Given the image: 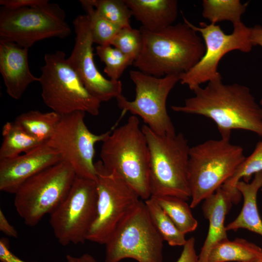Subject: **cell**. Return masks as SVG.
I'll return each instance as SVG.
<instances>
[{
    "label": "cell",
    "mask_w": 262,
    "mask_h": 262,
    "mask_svg": "<svg viewBox=\"0 0 262 262\" xmlns=\"http://www.w3.org/2000/svg\"><path fill=\"white\" fill-rule=\"evenodd\" d=\"M139 29L143 46L133 65L147 74L160 78L185 73L204 54L201 38L185 22L158 31Z\"/></svg>",
    "instance_id": "7a4b0ae2"
},
{
    "label": "cell",
    "mask_w": 262,
    "mask_h": 262,
    "mask_svg": "<svg viewBox=\"0 0 262 262\" xmlns=\"http://www.w3.org/2000/svg\"><path fill=\"white\" fill-rule=\"evenodd\" d=\"M262 172V139L259 142L252 153L239 165L233 175L221 186L232 196L234 203H237L242 195L236 185L243 178L249 182L252 175Z\"/></svg>",
    "instance_id": "4316f807"
},
{
    "label": "cell",
    "mask_w": 262,
    "mask_h": 262,
    "mask_svg": "<svg viewBox=\"0 0 262 262\" xmlns=\"http://www.w3.org/2000/svg\"><path fill=\"white\" fill-rule=\"evenodd\" d=\"M248 262H262V254L255 259Z\"/></svg>",
    "instance_id": "74e56055"
},
{
    "label": "cell",
    "mask_w": 262,
    "mask_h": 262,
    "mask_svg": "<svg viewBox=\"0 0 262 262\" xmlns=\"http://www.w3.org/2000/svg\"><path fill=\"white\" fill-rule=\"evenodd\" d=\"M149 152V188L151 196L191 197L188 179L190 147L182 133L161 135L147 125L141 127Z\"/></svg>",
    "instance_id": "277c9868"
},
{
    "label": "cell",
    "mask_w": 262,
    "mask_h": 262,
    "mask_svg": "<svg viewBox=\"0 0 262 262\" xmlns=\"http://www.w3.org/2000/svg\"><path fill=\"white\" fill-rule=\"evenodd\" d=\"M0 230L9 237H18L17 230L9 223L1 209H0Z\"/></svg>",
    "instance_id": "e575fe53"
},
{
    "label": "cell",
    "mask_w": 262,
    "mask_h": 262,
    "mask_svg": "<svg viewBox=\"0 0 262 262\" xmlns=\"http://www.w3.org/2000/svg\"><path fill=\"white\" fill-rule=\"evenodd\" d=\"M85 113L77 111L61 115L53 135L46 143L71 165L77 177L95 181V146L103 142L114 127L101 134H94L85 123Z\"/></svg>",
    "instance_id": "5bb4252c"
},
{
    "label": "cell",
    "mask_w": 262,
    "mask_h": 262,
    "mask_svg": "<svg viewBox=\"0 0 262 262\" xmlns=\"http://www.w3.org/2000/svg\"><path fill=\"white\" fill-rule=\"evenodd\" d=\"M71 32L65 11L57 3L0 8V40L29 49L36 42L52 37L65 38Z\"/></svg>",
    "instance_id": "9c48e42d"
},
{
    "label": "cell",
    "mask_w": 262,
    "mask_h": 262,
    "mask_svg": "<svg viewBox=\"0 0 262 262\" xmlns=\"http://www.w3.org/2000/svg\"><path fill=\"white\" fill-rule=\"evenodd\" d=\"M144 202L151 222L163 240L172 246H183L187 241L185 234L177 228L156 201L150 197Z\"/></svg>",
    "instance_id": "484cf974"
},
{
    "label": "cell",
    "mask_w": 262,
    "mask_h": 262,
    "mask_svg": "<svg viewBox=\"0 0 262 262\" xmlns=\"http://www.w3.org/2000/svg\"><path fill=\"white\" fill-rule=\"evenodd\" d=\"M236 187L243 197V207L237 217L226 226L227 231L244 229L262 237V220L257 203L258 192L262 187V172L256 174L251 182L240 180Z\"/></svg>",
    "instance_id": "ffe728a7"
},
{
    "label": "cell",
    "mask_w": 262,
    "mask_h": 262,
    "mask_svg": "<svg viewBox=\"0 0 262 262\" xmlns=\"http://www.w3.org/2000/svg\"><path fill=\"white\" fill-rule=\"evenodd\" d=\"M0 261L1 262H40L25 261L19 258L10 250L9 241L5 238L0 239Z\"/></svg>",
    "instance_id": "836d02e7"
},
{
    "label": "cell",
    "mask_w": 262,
    "mask_h": 262,
    "mask_svg": "<svg viewBox=\"0 0 262 262\" xmlns=\"http://www.w3.org/2000/svg\"><path fill=\"white\" fill-rule=\"evenodd\" d=\"M163 238L140 200L118 225L105 244L104 262L132 259L137 262H163Z\"/></svg>",
    "instance_id": "ba28073f"
},
{
    "label": "cell",
    "mask_w": 262,
    "mask_h": 262,
    "mask_svg": "<svg viewBox=\"0 0 262 262\" xmlns=\"http://www.w3.org/2000/svg\"><path fill=\"white\" fill-rule=\"evenodd\" d=\"M183 18L194 30L200 33L205 43V51L203 57L190 70L180 76V83L187 85L192 91L205 82L222 77L218 71V66L225 54L234 50L248 53L252 49L250 28L243 23L233 27V32L227 34L216 24L201 22L197 27L184 16Z\"/></svg>",
    "instance_id": "4fadbf2b"
},
{
    "label": "cell",
    "mask_w": 262,
    "mask_h": 262,
    "mask_svg": "<svg viewBox=\"0 0 262 262\" xmlns=\"http://www.w3.org/2000/svg\"><path fill=\"white\" fill-rule=\"evenodd\" d=\"M133 16L150 31L173 25L178 15L176 0H124Z\"/></svg>",
    "instance_id": "d6986e66"
},
{
    "label": "cell",
    "mask_w": 262,
    "mask_h": 262,
    "mask_svg": "<svg viewBox=\"0 0 262 262\" xmlns=\"http://www.w3.org/2000/svg\"><path fill=\"white\" fill-rule=\"evenodd\" d=\"M96 181L76 177L66 198L50 214L49 224L60 245L83 244L97 213Z\"/></svg>",
    "instance_id": "7c38bea8"
},
{
    "label": "cell",
    "mask_w": 262,
    "mask_h": 262,
    "mask_svg": "<svg viewBox=\"0 0 262 262\" xmlns=\"http://www.w3.org/2000/svg\"><path fill=\"white\" fill-rule=\"evenodd\" d=\"M61 117V115L52 111L31 110L18 115L14 122L28 134L45 143L53 135Z\"/></svg>",
    "instance_id": "7402d4cb"
},
{
    "label": "cell",
    "mask_w": 262,
    "mask_h": 262,
    "mask_svg": "<svg viewBox=\"0 0 262 262\" xmlns=\"http://www.w3.org/2000/svg\"><path fill=\"white\" fill-rule=\"evenodd\" d=\"M250 40L253 46L259 45L262 47V27L261 25L250 28ZM260 104L262 106V97Z\"/></svg>",
    "instance_id": "d590c367"
},
{
    "label": "cell",
    "mask_w": 262,
    "mask_h": 262,
    "mask_svg": "<svg viewBox=\"0 0 262 262\" xmlns=\"http://www.w3.org/2000/svg\"><path fill=\"white\" fill-rule=\"evenodd\" d=\"M96 53L105 66L104 72L110 80H119L125 70L134 61L110 45L97 46Z\"/></svg>",
    "instance_id": "f1b7e54d"
},
{
    "label": "cell",
    "mask_w": 262,
    "mask_h": 262,
    "mask_svg": "<svg viewBox=\"0 0 262 262\" xmlns=\"http://www.w3.org/2000/svg\"><path fill=\"white\" fill-rule=\"evenodd\" d=\"M261 191H262V188H261Z\"/></svg>",
    "instance_id": "f35d334b"
},
{
    "label": "cell",
    "mask_w": 262,
    "mask_h": 262,
    "mask_svg": "<svg viewBox=\"0 0 262 262\" xmlns=\"http://www.w3.org/2000/svg\"><path fill=\"white\" fill-rule=\"evenodd\" d=\"M80 2L88 17L94 43L98 46L110 45V42L122 28L100 16L92 0H81Z\"/></svg>",
    "instance_id": "83f0119b"
},
{
    "label": "cell",
    "mask_w": 262,
    "mask_h": 262,
    "mask_svg": "<svg viewBox=\"0 0 262 262\" xmlns=\"http://www.w3.org/2000/svg\"><path fill=\"white\" fill-rule=\"evenodd\" d=\"M98 13L121 28L131 27L132 12L124 0H92Z\"/></svg>",
    "instance_id": "f546056e"
},
{
    "label": "cell",
    "mask_w": 262,
    "mask_h": 262,
    "mask_svg": "<svg viewBox=\"0 0 262 262\" xmlns=\"http://www.w3.org/2000/svg\"><path fill=\"white\" fill-rule=\"evenodd\" d=\"M193 91L194 96L186 99L183 105L172 106L171 109L212 119L223 138H230L234 129L250 131L262 137V107L247 86L224 84L221 77Z\"/></svg>",
    "instance_id": "6da1fadb"
},
{
    "label": "cell",
    "mask_w": 262,
    "mask_h": 262,
    "mask_svg": "<svg viewBox=\"0 0 262 262\" xmlns=\"http://www.w3.org/2000/svg\"><path fill=\"white\" fill-rule=\"evenodd\" d=\"M44 61L39 82L41 97L48 107L61 115L77 111L98 115L101 102L86 89L65 52L46 53Z\"/></svg>",
    "instance_id": "8992f818"
},
{
    "label": "cell",
    "mask_w": 262,
    "mask_h": 262,
    "mask_svg": "<svg viewBox=\"0 0 262 262\" xmlns=\"http://www.w3.org/2000/svg\"><path fill=\"white\" fill-rule=\"evenodd\" d=\"M232 203L230 195L222 187L203 200L202 210L209 226L206 238L198 255L199 262H208L213 247L220 241L228 239L224 222Z\"/></svg>",
    "instance_id": "ac0fdd59"
},
{
    "label": "cell",
    "mask_w": 262,
    "mask_h": 262,
    "mask_svg": "<svg viewBox=\"0 0 262 262\" xmlns=\"http://www.w3.org/2000/svg\"><path fill=\"white\" fill-rule=\"evenodd\" d=\"M76 177L71 165L62 161L25 181L14 198V206L25 224L34 226L51 214L66 198Z\"/></svg>",
    "instance_id": "52a82bcc"
},
{
    "label": "cell",
    "mask_w": 262,
    "mask_h": 262,
    "mask_svg": "<svg viewBox=\"0 0 262 262\" xmlns=\"http://www.w3.org/2000/svg\"><path fill=\"white\" fill-rule=\"evenodd\" d=\"M97 213L87 240L105 245L118 225L140 201L137 192L101 161L95 163Z\"/></svg>",
    "instance_id": "8fae6325"
},
{
    "label": "cell",
    "mask_w": 262,
    "mask_h": 262,
    "mask_svg": "<svg viewBox=\"0 0 262 262\" xmlns=\"http://www.w3.org/2000/svg\"><path fill=\"white\" fill-rule=\"evenodd\" d=\"M262 254V248L244 239L220 241L210 251L208 262H248Z\"/></svg>",
    "instance_id": "44dd1931"
},
{
    "label": "cell",
    "mask_w": 262,
    "mask_h": 262,
    "mask_svg": "<svg viewBox=\"0 0 262 262\" xmlns=\"http://www.w3.org/2000/svg\"><path fill=\"white\" fill-rule=\"evenodd\" d=\"M229 139L209 140L190 147L188 179L191 208L221 187L246 158L243 148Z\"/></svg>",
    "instance_id": "5b68a950"
},
{
    "label": "cell",
    "mask_w": 262,
    "mask_h": 262,
    "mask_svg": "<svg viewBox=\"0 0 262 262\" xmlns=\"http://www.w3.org/2000/svg\"><path fill=\"white\" fill-rule=\"evenodd\" d=\"M48 0H0L1 6L8 9H17L25 7H36L46 5Z\"/></svg>",
    "instance_id": "1f68e13d"
},
{
    "label": "cell",
    "mask_w": 262,
    "mask_h": 262,
    "mask_svg": "<svg viewBox=\"0 0 262 262\" xmlns=\"http://www.w3.org/2000/svg\"><path fill=\"white\" fill-rule=\"evenodd\" d=\"M75 43L67 61L77 73L88 91L101 102L108 101L122 95L120 80L105 78L98 69L94 60V43L86 15H79L73 21Z\"/></svg>",
    "instance_id": "9a60e30c"
},
{
    "label": "cell",
    "mask_w": 262,
    "mask_h": 262,
    "mask_svg": "<svg viewBox=\"0 0 262 262\" xmlns=\"http://www.w3.org/2000/svg\"><path fill=\"white\" fill-rule=\"evenodd\" d=\"M2 135L0 160L14 158L44 143L28 134L14 121L7 122L3 126Z\"/></svg>",
    "instance_id": "603a6c76"
},
{
    "label": "cell",
    "mask_w": 262,
    "mask_h": 262,
    "mask_svg": "<svg viewBox=\"0 0 262 262\" xmlns=\"http://www.w3.org/2000/svg\"><path fill=\"white\" fill-rule=\"evenodd\" d=\"M130 77L135 87L133 100L121 95L116 99L123 112H129L140 116L149 128L161 135L176 134L174 126L166 109L169 94L180 81V74H170L156 77L139 70H131Z\"/></svg>",
    "instance_id": "30bf717a"
},
{
    "label": "cell",
    "mask_w": 262,
    "mask_h": 262,
    "mask_svg": "<svg viewBox=\"0 0 262 262\" xmlns=\"http://www.w3.org/2000/svg\"><path fill=\"white\" fill-rule=\"evenodd\" d=\"M28 49L6 40H0V73L8 95L19 99L28 86L39 82L31 73L28 63Z\"/></svg>",
    "instance_id": "e0dca14e"
},
{
    "label": "cell",
    "mask_w": 262,
    "mask_h": 262,
    "mask_svg": "<svg viewBox=\"0 0 262 262\" xmlns=\"http://www.w3.org/2000/svg\"><path fill=\"white\" fill-rule=\"evenodd\" d=\"M67 262H97L90 254L85 253L79 257H75L67 254L66 256Z\"/></svg>",
    "instance_id": "8d00e7d4"
},
{
    "label": "cell",
    "mask_w": 262,
    "mask_h": 262,
    "mask_svg": "<svg viewBox=\"0 0 262 262\" xmlns=\"http://www.w3.org/2000/svg\"><path fill=\"white\" fill-rule=\"evenodd\" d=\"M62 161L46 142L14 158L0 160V190L15 194L29 179Z\"/></svg>",
    "instance_id": "2e32d148"
},
{
    "label": "cell",
    "mask_w": 262,
    "mask_h": 262,
    "mask_svg": "<svg viewBox=\"0 0 262 262\" xmlns=\"http://www.w3.org/2000/svg\"><path fill=\"white\" fill-rule=\"evenodd\" d=\"M102 142L100 156L104 167L116 173L141 198H150L149 152L137 116H130Z\"/></svg>",
    "instance_id": "3957f363"
},
{
    "label": "cell",
    "mask_w": 262,
    "mask_h": 262,
    "mask_svg": "<svg viewBox=\"0 0 262 262\" xmlns=\"http://www.w3.org/2000/svg\"><path fill=\"white\" fill-rule=\"evenodd\" d=\"M176 262H199L195 249V239L194 237L187 240Z\"/></svg>",
    "instance_id": "d6a6232c"
},
{
    "label": "cell",
    "mask_w": 262,
    "mask_h": 262,
    "mask_svg": "<svg viewBox=\"0 0 262 262\" xmlns=\"http://www.w3.org/2000/svg\"><path fill=\"white\" fill-rule=\"evenodd\" d=\"M248 4H242L239 0H203L202 15L211 23L229 21L234 27L243 23L241 16Z\"/></svg>",
    "instance_id": "d4e9b609"
},
{
    "label": "cell",
    "mask_w": 262,
    "mask_h": 262,
    "mask_svg": "<svg viewBox=\"0 0 262 262\" xmlns=\"http://www.w3.org/2000/svg\"><path fill=\"white\" fill-rule=\"evenodd\" d=\"M185 235L196 229L198 222L192 213L190 206L180 198L169 196H151Z\"/></svg>",
    "instance_id": "cb8c5ba5"
},
{
    "label": "cell",
    "mask_w": 262,
    "mask_h": 262,
    "mask_svg": "<svg viewBox=\"0 0 262 262\" xmlns=\"http://www.w3.org/2000/svg\"><path fill=\"white\" fill-rule=\"evenodd\" d=\"M110 45L134 61L142 49L143 37L141 31L131 27L122 28L111 40Z\"/></svg>",
    "instance_id": "4dcf8cb0"
}]
</instances>
